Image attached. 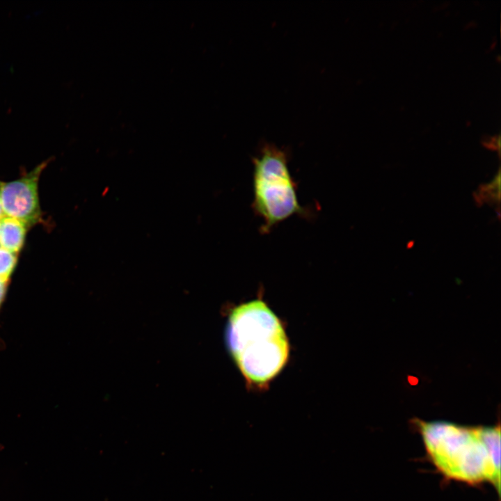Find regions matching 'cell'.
<instances>
[{
    "label": "cell",
    "instance_id": "1",
    "mask_svg": "<svg viewBox=\"0 0 501 501\" xmlns=\"http://www.w3.org/2000/svg\"><path fill=\"white\" fill-rule=\"evenodd\" d=\"M428 456L447 479L488 482L500 493V427H464L445 421L413 420Z\"/></svg>",
    "mask_w": 501,
    "mask_h": 501
},
{
    "label": "cell",
    "instance_id": "2",
    "mask_svg": "<svg viewBox=\"0 0 501 501\" xmlns=\"http://www.w3.org/2000/svg\"><path fill=\"white\" fill-rule=\"evenodd\" d=\"M225 342L250 386H266L288 361L289 343L283 324L262 299L241 303L230 312Z\"/></svg>",
    "mask_w": 501,
    "mask_h": 501
},
{
    "label": "cell",
    "instance_id": "3",
    "mask_svg": "<svg viewBox=\"0 0 501 501\" xmlns=\"http://www.w3.org/2000/svg\"><path fill=\"white\" fill-rule=\"evenodd\" d=\"M253 208L262 220L261 232H269L287 218L310 216L297 197L296 184L288 167V154L275 145H264L253 159Z\"/></svg>",
    "mask_w": 501,
    "mask_h": 501
},
{
    "label": "cell",
    "instance_id": "4",
    "mask_svg": "<svg viewBox=\"0 0 501 501\" xmlns=\"http://www.w3.org/2000/svg\"><path fill=\"white\" fill-rule=\"evenodd\" d=\"M48 161L42 162L17 180L1 183L0 198L5 216L17 219L26 226L39 222L41 211L38 181Z\"/></svg>",
    "mask_w": 501,
    "mask_h": 501
},
{
    "label": "cell",
    "instance_id": "5",
    "mask_svg": "<svg viewBox=\"0 0 501 501\" xmlns=\"http://www.w3.org/2000/svg\"><path fill=\"white\" fill-rule=\"evenodd\" d=\"M26 225L20 221L4 216L0 219V247L17 253L24 243Z\"/></svg>",
    "mask_w": 501,
    "mask_h": 501
},
{
    "label": "cell",
    "instance_id": "6",
    "mask_svg": "<svg viewBox=\"0 0 501 501\" xmlns=\"http://www.w3.org/2000/svg\"><path fill=\"white\" fill-rule=\"evenodd\" d=\"M500 172L493 180L487 184L481 185L475 193V199L479 203L481 202H499L500 200Z\"/></svg>",
    "mask_w": 501,
    "mask_h": 501
},
{
    "label": "cell",
    "instance_id": "7",
    "mask_svg": "<svg viewBox=\"0 0 501 501\" xmlns=\"http://www.w3.org/2000/svg\"><path fill=\"white\" fill-rule=\"evenodd\" d=\"M17 253L0 247V278L10 280L16 264Z\"/></svg>",
    "mask_w": 501,
    "mask_h": 501
},
{
    "label": "cell",
    "instance_id": "8",
    "mask_svg": "<svg viewBox=\"0 0 501 501\" xmlns=\"http://www.w3.org/2000/svg\"><path fill=\"white\" fill-rule=\"evenodd\" d=\"M9 280L0 278V308L5 300Z\"/></svg>",
    "mask_w": 501,
    "mask_h": 501
},
{
    "label": "cell",
    "instance_id": "9",
    "mask_svg": "<svg viewBox=\"0 0 501 501\" xmlns=\"http://www.w3.org/2000/svg\"><path fill=\"white\" fill-rule=\"evenodd\" d=\"M1 183H2V182L0 181V189H1ZM4 216H5V215H4L3 209H2V206H1V198H0V219H1V218H3Z\"/></svg>",
    "mask_w": 501,
    "mask_h": 501
}]
</instances>
